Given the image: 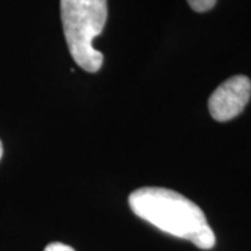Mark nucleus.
<instances>
[{
  "label": "nucleus",
  "instance_id": "nucleus-1",
  "mask_svg": "<svg viewBox=\"0 0 251 251\" xmlns=\"http://www.w3.org/2000/svg\"><path fill=\"white\" fill-rule=\"evenodd\" d=\"M128 205L138 218L165 233L188 240L201 250L215 246V233L202 209L177 191L163 187L138 188L130 194Z\"/></svg>",
  "mask_w": 251,
  "mask_h": 251
},
{
  "label": "nucleus",
  "instance_id": "nucleus-5",
  "mask_svg": "<svg viewBox=\"0 0 251 251\" xmlns=\"http://www.w3.org/2000/svg\"><path fill=\"white\" fill-rule=\"evenodd\" d=\"M44 251H74V249L70 247V246H67V244L54 242L50 243V244H48Z\"/></svg>",
  "mask_w": 251,
  "mask_h": 251
},
{
  "label": "nucleus",
  "instance_id": "nucleus-3",
  "mask_svg": "<svg viewBox=\"0 0 251 251\" xmlns=\"http://www.w3.org/2000/svg\"><path fill=\"white\" fill-rule=\"evenodd\" d=\"M251 97V81L246 75H234L222 82L208 100V109L216 122H229L239 116Z\"/></svg>",
  "mask_w": 251,
  "mask_h": 251
},
{
  "label": "nucleus",
  "instance_id": "nucleus-6",
  "mask_svg": "<svg viewBox=\"0 0 251 251\" xmlns=\"http://www.w3.org/2000/svg\"><path fill=\"white\" fill-rule=\"evenodd\" d=\"M1 155H3V145H1V141H0V159H1Z\"/></svg>",
  "mask_w": 251,
  "mask_h": 251
},
{
  "label": "nucleus",
  "instance_id": "nucleus-4",
  "mask_svg": "<svg viewBox=\"0 0 251 251\" xmlns=\"http://www.w3.org/2000/svg\"><path fill=\"white\" fill-rule=\"evenodd\" d=\"M187 1L190 7L197 13L209 11L211 9H214V6L216 4V0H187Z\"/></svg>",
  "mask_w": 251,
  "mask_h": 251
},
{
  "label": "nucleus",
  "instance_id": "nucleus-2",
  "mask_svg": "<svg viewBox=\"0 0 251 251\" xmlns=\"http://www.w3.org/2000/svg\"><path fill=\"white\" fill-rule=\"evenodd\" d=\"M60 16L69 52L82 70L97 73L103 54L94 48V39L103 31L108 0H60Z\"/></svg>",
  "mask_w": 251,
  "mask_h": 251
}]
</instances>
